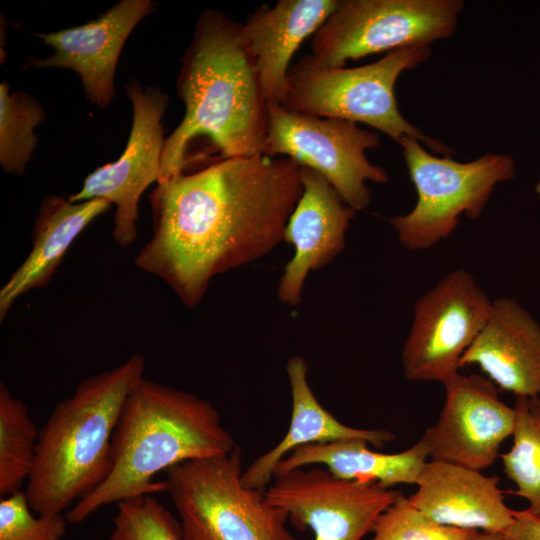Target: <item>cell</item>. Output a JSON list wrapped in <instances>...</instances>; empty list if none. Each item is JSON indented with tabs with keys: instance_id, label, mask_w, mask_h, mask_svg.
Listing matches in <instances>:
<instances>
[{
	"instance_id": "6da1fadb",
	"label": "cell",
	"mask_w": 540,
	"mask_h": 540,
	"mask_svg": "<svg viewBox=\"0 0 540 540\" xmlns=\"http://www.w3.org/2000/svg\"><path fill=\"white\" fill-rule=\"evenodd\" d=\"M303 191L287 157H235L158 181L149 196L152 236L135 265L196 307L212 279L255 262L282 241Z\"/></svg>"
},
{
	"instance_id": "7a4b0ae2",
	"label": "cell",
	"mask_w": 540,
	"mask_h": 540,
	"mask_svg": "<svg viewBox=\"0 0 540 540\" xmlns=\"http://www.w3.org/2000/svg\"><path fill=\"white\" fill-rule=\"evenodd\" d=\"M184 117L165 139L158 181L183 173L199 140L220 159L263 155L268 104L243 23L207 9L195 22L176 82Z\"/></svg>"
},
{
	"instance_id": "3957f363",
	"label": "cell",
	"mask_w": 540,
	"mask_h": 540,
	"mask_svg": "<svg viewBox=\"0 0 540 540\" xmlns=\"http://www.w3.org/2000/svg\"><path fill=\"white\" fill-rule=\"evenodd\" d=\"M112 444L110 475L71 507L68 523H81L111 503L165 492L164 481L153 480L159 472L225 456L237 446L211 402L144 377L125 400Z\"/></svg>"
},
{
	"instance_id": "277c9868",
	"label": "cell",
	"mask_w": 540,
	"mask_h": 540,
	"mask_svg": "<svg viewBox=\"0 0 540 540\" xmlns=\"http://www.w3.org/2000/svg\"><path fill=\"white\" fill-rule=\"evenodd\" d=\"M145 359L82 380L58 402L39 432L25 495L38 515L63 513L96 490L113 468V434L125 400L144 377Z\"/></svg>"
},
{
	"instance_id": "5b68a950",
	"label": "cell",
	"mask_w": 540,
	"mask_h": 540,
	"mask_svg": "<svg viewBox=\"0 0 540 540\" xmlns=\"http://www.w3.org/2000/svg\"><path fill=\"white\" fill-rule=\"evenodd\" d=\"M430 55V46L403 47L376 62L353 68L329 67L311 54L305 55L290 66L281 105L298 113L365 123L397 142L412 136L432 152L450 156L451 148L403 117L394 95L400 74L416 68Z\"/></svg>"
},
{
	"instance_id": "8992f818",
	"label": "cell",
	"mask_w": 540,
	"mask_h": 540,
	"mask_svg": "<svg viewBox=\"0 0 540 540\" xmlns=\"http://www.w3.org/2000/svg\"><path fill=\"white\" fill-rule=\"evenodd\" d=\"M165 492L179 516L183 540H295L288 514L264 491L242 483V451L189 460L166 471Z\"/></svg>"
},
{
	"instance_id": "52a82bcc",
	"label": "cell",
	"mask_w": 540,
	"mask_h": 540,
	"mask_svg": "<svg viewBox=\"0 0 540 540\" xmlns=\"http://www.w3.org/2000/svg\"><path fill=\"white\" fill-rule=\"evenodd\" d=\"M417 191L412 211L389 220L399 242L408 250H423L447 238L459 216L480 217L496 184L514 177L509 155L489 153L471 162L428 153L412 136L398 142Z\"/></svg>"
},
{
	"instance_id": "ba28073f",
	"label": "cell",
	"mask_w": 540,
	"mask_h": 540,
	"mask_svg": "<svg viewBox=\"0 0 540 540\" xmlns=\"http://www.w3.org/2000/svg\"><path fill=\"white\" fill-rule=\"evenodd\" d=\"M464 8L461 0H338L312 36V56L329 67L347 60L450 37Z\"/></svg>"
},
{
	"instance_id": "9c48e42d",
	"label": "cell",
	"mask_w": 540,
	"mask_h": 540,
	"mask_svg": "<svg viewBox=\"0 0 540 540\" xmlns=\"http://www.w3.org/2000/svg\"><path fill=\"white\" fill-rule=\"evenodd\" d=\"M268 116L263 154L287 157L317 171L355 212L370 204L366 181H388L387 172L366 157L367 150L379 147L378 133L348 120L298 113L282 105H268Z\"/></svg>"
},
{
	"instance_id": "30bf717a",
	"label": "cell",
	"mask_w": 540,
	"mask_h": 540,
	"mask_svg": "<svg viewBox=\"0 0 540 540\" xmlns=\"http://www.w3.org/2000/svg\"><path fill=\"white\" fill-rule=\"evenodd\" d=\"M492 306L493 301L467 270L457 269L442 278L415 303L402 350L405 377L444 384L456 375L462 356L486 325Z\"/></svg>"
},
{
	"instance_id": "8fae6325",
	"label": "cell",
	"mask_w": 540,
	"mask_h": 540,
	"mask_svg": "<svg viewBox=\"0 0 540 540\" xmlns=\"http://www.w3.org/2000/svg\"><path fill=\"white\" fill-rule=\"evenodd\" d=\"M133 107L132 126L121 156L91 172L71 202L104 199L116 206L112 237L120 247H128L137 237L138 205L143 192L160 177L165 145L162 119L168 96L161 88H145L135 79L126 85Z\"/></svg>"
},
{
	"instance_id": "7c38bea8",
	"label": "cell",
	"mask_w": 540,
	"mask_h": 540,
	"mask_svg": "<svg viewBox=\"0 0 540 540\" xmlns=\"http://www.w3.org/2000/svg\"><path fill=\"white\" fill-rule=\"evenodd\" d=\"M264 491L269 504L282 509L314 540H362L377 517L401 494L375 482L334 476L326 468H297L274 476Z\"/></svg>"
},
{
	"instance_id": "4fadbf2b",
	"label": "cell",
	"mask_w": 540,
	"mask_h": 540,
	"mask_svg": "<svg viewBox=\"0 0 540 540\" xmlns=\"http://www.w3.org/2000/svg\"><path fill=\"white\" fill-rule=\"evenodd\" d=\"M443 385L438 420L423 435L430 457L478 471L491 466L513 434L515 408L501 401L495 384L482 375L458 372Z\"/></svg>"
},
{
	"instance_id": "5bb4252c",
	"label": "cell",
	"mask_w": 540,
	"mask_h": 540,
	"mask_svg": "<svg viewBox=\"0 0 540 540\" xmlns=\"http://www.w3.org/2000/svg\"><path fill=\"white\" fill-rule=\"evenodd\" d=\"M153 7L151 0H121L83 25L37 33L54 53L46 58L29 57L25 66L73 70L81 79L86 98L105 109L115 95L114 75L122 48Z\"/></svg>"
},
{
	"instance_id": "9a60e30c",
	"label": "cell",
	"mask_w": 540,
	"mask_h": 540,
	"mask_svg": "<svg viewBox=\"0 0 540 540\" xmlns=\"http://www.w3.org/2000/svg\"><path fill=\"white\" fill-rule=\"evenodd\" d=\"M303 191L284 230L283 241L294 247L284 266L277 296L289 306L300 303L309 273L329 264L345 247L355 211L317 171L300 166Z\"/></svg>"
},
{
	"instance_id": "2e32d148",
	"label": "cell",
	"mask_w": 540,
	"mask_h": 540,
	"mask_svg": "<svg viewBox=\"0 0 540 540\" xmlns=\"http://www.w3.org/2000/svg\"><path fill=\"white\" fill-rule=\"evenodd\" d=\"M499 478L439 460L424 465L409 501L432 521L456 528L504 533L513 512Z\"/></svg>"
},
{
	"instance_id": "e0dca14e",
	"label": "cell",
	"mask_w": 540,
	"mask_h": 540,
	"mask_svg": "<svg viewBox=\"0 0 540 540\" xmlns=\"http://www.w3.org/2000/svg\"><path fill=\"white\" fill-rule=\"evenodd\" d=\"M337 5L338 0H279L247 15L243 34L268 105L283 103L293 55Z\"/></svg>"
},
{
	"instance_id": "ac0fdd59",
	"label": "cell",
	"mask_w": 540,
	"mask_h": 540,
	"mask_svg": "<svg viewBox=\"0 0 540 540\" xmlns=\"http://www.w3.org/2000/svg\"><path fill=\"white\" fill-rule=\"evenodd\" d=\"M470 364L516 397L540 396V326L515 300H494L486 325L460 360V367Z\"/></svg>"
},
{
	"instance_id": "d6986e66",
	"label": "cell",
	"mask_w": 540,
	"mask_h": 540,
	"mask_svg": "<svg viewBox=\"0 0 540 540\" xmlns=\"http://www.w3.org/2000/svg\"><path fill=\"white\" fill-rule=\"evenodd\" d=\"M111 208L104 199L71 202L60 195L42 200L27 257L0 289V321L25 293L49 285L69 248L83 230Z\"/></svg>"
},
{
	"instance_id": "ffe728a7",
	"label": "cell",
	"mask_w": 540,
	"mask_h": 540,
	"mask_svg": "<svg viewBox=\"0 0 540 540\" xmlns=\"http://www.w3.org/2000/svg\"><path fill=\"white\" fill-rule=\"evenodd\" d=\"M308 367L301 356L291 357L286 364L292 411L290 425L283 439L270 451L256 458L242 473V483L264 491L274 477L281 460L296 448L316 443L361 439L382 448L394 439L383 429H358L344 425L317 400L307 378Z\"/></svg>"
},
{
	"instance_id": "44dd1931",
	"label": "cell",
	"mask_w": 540,
	"mask_h": 540,
	"mask_svg": "<svg viewBox=\"0 0 540 540\" xmlns=\"http://www.w3.org/2000/svg\"><path fill=\"white\" fill-rule=\"evenodd\" d=\"M368 444L361 439H350L296 448L279 462L274 476L318 464L338 478L375 482L389 489L397 484H416L430 457L423 436L409 449L393 454L372 451Z\"/></svg>"
},
{
	"instance_id": "7402d4cb",
	"label": "cell",
	"mask_w": 540,
	"mask_h": 540,
	"mask_svg": "<svg viewBox=\"0 0 540 540\" xmlns=\"http://www.w3.org/2000/svg\"><path fill=\"white\" fill-rule=\"evenodd\" d=\"M39 432L25 403L0 383V495L22 491L35 461Z\"/></svg>"
},
{
	"instance_id": "603a6c76",
	"label": "cell",
	"mask_w": 540,
	"mask_h": 540,
	"mask_svg": "<svg viewBox=\"0 0 540 540\" xmlns=\"http://www.w3.org/2000/svg\"><path fill=\"white\" fill-rule=\"evenodd\" d=\"M512 448L500 455L504 472L526 499L527 510L540 517V396L516 397Z\"/></svg>"
},
{
	"instance_id": "cb8c5ba5",
	"label": "cell",
	"mask_w": 540,
	"mask_h": 540,
	"mask_svg": "<svg viewBox=\"0 0 540 540\" xmlns=\"http://www.w3.org/2000/svg\"><path fill=\"white\" fill-rule=\"evenodd\" d=\"M42 104L23 91L0 84V165L9 174L23 175L38 144L34 129L45 119Z\"/></svg>"
},
{
	"instance_id": "d4e9b609",
	"label": "cell",
	"mask_w": 540,
	"mask_h": 540,
	"mask_svg": "<svg viewBox=\"0 0 540 540\" xmlns=\"http://www.w3.org/2000/svg\"><path fill=\"white\" fill-rule=\"evenodd\" d=\"M112 522L110 540H183L179 521L155 494L117 503Z\"/></svg>"
},
{
	"instance_id": "484cf974",
	"label": "cell",
	"mask_w": 540,
	"mask_h": 540,
	"mask_svg": "<svg viewBox=\"0 0 540 540\" xmlns=\"http://www.w3.org/2000/svg\"><path fill=\"white\" fill-rule=\"evenodd\" d=\"M370 540H472L479 531L438 524L400 494L376 519Z\"/></svg>"
},
{
	"instance_id": "4316f807",
	"label": "cell",
	"mask_w": 540,
	"mask_h": 540,
	"mask_svg": "<svg viewBox=\"0 0 540 540\" xmlns=\"http://www.w3.org/2000/svg\"><path fill=\"white\" fill-rule=\"evenodd\" d=\"M67 522L63 513L35 514L24 491L0 501V540H61Z\"/></svg>"
},
{
	"instance_id": "83f0119b",
	"label": "cell",
	"mask_w": 540,
	"mask_h": 540,
	"mask_svg": "<svg viewBox=\"0 0 540 540\" xmlns=\"http://www.w3.org/2000/svg\"><path fill=\"white\" fill-rule=\"evenodd\" d=\"M513 522L503 533L504 540H540V517L526 510L513 512Z\"/></svg>"
},
{
	"instance_id": "f1b7e54d",
	"label": "cell",
	"mask_w": 540,
	"mask_h": 540,
	"mask_svg": "<svg viewBox=\"0 0 540 540\" xmlns=\"http://www.w3.org/2000/svg\"><path fill=\"white\" fill-rule=\"evenodd\" d=\"M472 540H504V538L502 533L479 531Z\"/></svg>"
}]
</instances>
